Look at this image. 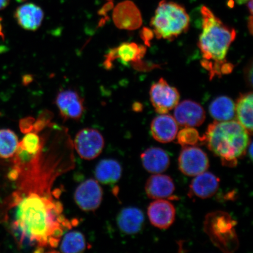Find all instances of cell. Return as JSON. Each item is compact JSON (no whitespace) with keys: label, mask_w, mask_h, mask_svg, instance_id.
I'll return each mask as SVG.
<instances>
[{"label":"cell","mask_w":253,"mask_h":253,"mask_svg":"<svg viewBox=\"0 0 253 253\" xmlns=\"http://www.w3.org/2000/svg\"><path fill=\"white\" fill-rule=\"evenodd\" d=\"M1 18H0V37L2 38V39H4V35L2 32V25L1 24Z\"/></svg>","instance_id":"d590c367"},{"label":"cell","mask_w":253,"mask_h":253,"mask_svg":"<svg viewBox=\"0 0 253 253\" xmlns=\"http://www.w3.org/2000/svg\"><path fill=\"white\" fill-rule=\"evenodd\" d=\"M148 216L153 225L160 229H167L175 219L176 211L170 202L157 199L148 208Z\"/></svg>","instance_id":"4fadbf2b"},{"label":"cell","mask_w":253,"mask_h":253,"mask_svg":"<svg viewBox=\"0 0 253 253\" xmlns=\"http://www.w3.org/2000/svg\"><path fill=\"white\" fill-rule=\"evenodd\" d=\"M9 0H0V10L4 9L8 5Z\"/></svg>","instance_id":"4dcf8cb0"},{"label":"cell","mask_w":253,"mask_h":253,"mask_svg":"<svg viewBox=\"0 0 253 253\" xmlns=\"http://www.w3.org/2000/svg\"><path fill=\"white\" fill-rule=\"evenodd\" d=\"M14 17L19 25L23 29L34 31L40 27L44 14L39 6L33 3H27L16 9Z\"/></svg>","instance_id":"e0dca14e"},{"label":"cell","mask_w":253,"mask_h":253,"mask_svg":"<svg viewBox=\"0 0 253 253\" xmlns=\"http://www.w3.org/2000/svg\"><path fill=\"white\" fill-rule=\"evenodd\" d=\"M55 143L45 152L43 145L29 163L18 167L21 181L14 194L11 230L19 245L36 247L37 251L58 248L65 231L73 225L58 200L61 192H52L56 178L69 169L72 159L66 158L61 144Z\"/></svg>","instance_id":"6da1fadb"},{"label":"cell","mask_w":253,"mask_h":253,"mask_svg":"<svg viewBox=\"0 0 253 253\" xmlns=\"http://www.w3.org/2000/svg\"><path fill=\"white\" fill-rule=\"evenodd\" d=\"M180 170L185 175L195 176L206 171L210 167L207 154L201 148L183 147L178 158Z\"/></svg>","instance_id":"9c48e42d"},{"label":"cell","mask_w":253,"mask_h":253,"mask_svg":"<svg viewBox=\"0 0 253 253\" xmlns=\"http://www.w3.org/2000/svg\"><path fill=\"white\" fill-rule=\"evenodd\" d=\"M142 166L152 173H161L169 169L170 159L166 151L160 148H148L141 155Z\"/></svg>","instance_id":"d6986e66"},{"label":"cell","mask_w":253,"mask_h":253,"mask_svg":"<svg viewBox=\"0 0 253 253\" xmlns=\"http://www.w3.org/2000/svg\"><path fill=\"white\" fill-rule=\"evenodd\" d=\"M141 104L140 103H135L133 105V109L135 112H140L141 110Z\"/></svg>","instance_id":"d6a6232c"},{"label":"cell","mask_w":253,"mask_h":253,"mask_svg":"<svg viewBox=\"0 0 253 253\" xmlns=\"http://www.w3.org/2000/svg\"><path fill=\"white\" fill-rule=\"evenodd\" d=\"M249 30L250 32H251V34L253 33V17L252 16H251L249 18Z\"/></svg>","instance_id":"1f68e13d"},{"label":"cell","mask_w":253,"mask_h":253,"mask_svg":"<svg viewBox=\"0 0 253 253\" xmlns=\"http://www.w3.org/2000/svg\"><path fill=\"white\" fill-rule=\"evenodd\" d=\"M210 113L215 121H230L236 116L235 104L229 97H218L210 104Z\"/></svg>","instance_id":"7402d4cb"},{"label":"cell","mask_w":253,"mask_h":253,"mask_svg":"<svg viewBox=\"0 0 253 253\" xmlns=\"http://www.w3.org/2000/svg\"><path fill=\"white\" fill-rule=\"evenodd\" d=\"M179 98L176 88L170 86L163 78L152 85L150 100L158 113L166 114L175 108L179 103Z\"/></svg>","instance_id":"52a82bcc"},{"label":"cell","mask_w":253,"mask_h":253,"mask_svg":"<svg viewBox=\"0 0 253 253\" xmlns=\"http://www.w3.org/2000/svg\"><path fill=\"white\" fill-rule=\"evenodd\" d=\"M175 189L172 179L169 176L161 174L150 176L145 187L147 197L157 200L170 198Z\"/></svg>","instance_id":"ac0fdd59"},{"label":"cell","mask_w":253,"mask_h":253,"mask_svg":"<svg viewBox=\"0 0 253 253\" xmlns=\"http://www.w3.org/2000/svg\"><path fill=\"white\" fill-rule=\"evenodd\" d=\"M153 31L147 28H144L141 31V37L146 45L149 46L150 41L154 37Z\"/></svg>","instance_id":"83f0119b"},{"label":"cell","mask_w":253,"mask_h":253,"mask_svg":"<svg viewBox=\"0 0 253 253\" xmlns=\"http://www.w3.org/2000/svg\"><path fill=\"white\" fill-rule=\"evenodd\" d=\"M117 225L120 232L126 235H134L143 229L144 214L138 208H123L117 216Z\"/></svg>","instance_id":"5bb4252c"},{"label":"cell","mask_w":253,"mask_h":253,"mask_svg":"<svg viewBox=\"0 0 253 253\" xmlns=\"http://www.w3.org/2000/svg\"><path fill=\"white\" fill-rule=\"evenodd\" d=\"M250 146L249 147V154L250 157H251V159L252 160L253 159V143L252 142H251V144H250Z\"/></svg>","instance_id":"836d02e7"},{"label":"cell","mask_w":253,"mask_h":253,"mask_svg":"<svg viewBox=\"0 0 253 253\" xmlns=\"http://www.w3.org/2000/svg\"><path fill=\"white\" fill-rule=\"evenodd\" d=\"M202 32L198 46L202 55L201 64L210 72V79L229 74L234 66L227 62V52L236 37L235 29L224 24L206 6L201 8Z\"/></svg>","instance_id":"7a4b0ae2"},{"label":"cell","mask_w":253,"mask_h":253,"mask_svg":"<svg viewBox=\"0 0 253 253\" xmlns=\"http://www.w3.org/2000/svg\"><path fill=\"white\" fill-rule=\"evenodd\" d=\"M113 19L116 26L121 30H134L142 24L140 11L133 2L129 1L120 3L116 6Z\"/></svg>","instance_id":"7c38bea8"},{"label":"cell","mask_w":253,"mask_h":253,"mask_svg":"<svg viewBox=\"0 0 253 253\" xmlns=\"http://www.w3.org/2000/svg\"><path fill=\"white\" fill-rule=\"evenodd\" d=\"M245 79L249 86L253 85V63L251 62L247 66L245 71Z\"/></svg>","instance_id":"f1b7e54d"},{"label":"cell","mask_w":253,"mask_h":253,"mask_svg":"<svg viewBox=\"0 0 253 253\" xmlns=\"http://www.w3.org/2000/svg\"><path fill=\"white\" fill-rule=\"evenodd\" d=\"M61 242L59 249L62 253H82L87 248L86 240L84 234L78 230L66 233Z\"/></svg>","instance_id":"cb8c5ba5"},{"label":"cell","mask_w":253,"mask_h":253,"mask_svg":"<svg viewBox=\"0 0 253 253\" xmlns=\"http://www.w3.org/2000/svg\"><path fill=\"white\" fill-rule=\"evenodd\" d=\"M220 179L211 172H203L192 180L189 195L201 199L212 197L219 188Z\"/></svg>","instance_id":"2e32d148"},{"label":"cell","mask_w":253,"mask_h":253,"mask_svg":"<svg viewBox=\"0 0 253 253\" xmlns=\"http://www.w3.org/2000/svg\"><path fill=\"white\" fill-rule=\"evenodd\" d=\"M84 99L77 91L63 90L57 95L55 103L60 115L66 121L68 120H79L84 112Z\"/></svg>","instance_id":"30bf717a"},{"label":"cell","mask_w":253,"mask_h":253,"mask_svg":"<svg viewBox=\"0 0 253 253\" xmlns=\"http://www.w3.org/2000/svg\"><path fill=\"white\" fill-rule=\"evenodd\" d=\"M17 1L18 2H23L25 1V0H17Z\"/></svg>","instance_id":"74e56055"},{"label":"cell","mask_w":253,"mask_h":253,"mask_svg":"<svg viewBox=\"0 0 253 253\" xmlns=\"http://www.w3.org/2000/svg\"><path fill=\"white\" fill-rule=\"evenodd\" d=\"M103 192L96 179H88L75 190L76 204L84 211H93L99 208L103 200Z\"/></svg>","instance_id":"ba28073f"},{"label":"cell","mask_w":253,"mask_h":253,"mask_svg":"<svg viewBox=\"0 0 253 253\" xmlns=\"http://www.w3.org/2000/svg\"><path fill=\"white\" fill-rule=\"evenodd\" d=\"M174 116L177 124L184 127H194L203 124L206 119L205 110L200 104L192 100H184L177 104Z\"/></svg>","instance_id":"8fae6325"},{"label":"cell","mask_w":253,"mask_h":253,"mask_svg":"<svg viewBox=\"0 0 253 253\" xmlns=\"http://www.w3.org/2000/svg\"><path fill=\"white\" fill-rule=\"evenodd\" d=\"M249 134L238 122L215 121L208 126L204 135L205 143L209 150L220 158L223 165L234 167L237 159L246 153Z\"/></svg>","instance_id":"3957f363"},{"label":"cell","mask_w":253,"mask_h":253,"mask_svg":"<svg viewBox=\"0 0 253 253\" xmlns=\"http://www.w3.org/2000/svg\"><path fill=\"white\" fill-rule=\"evenodd\" d=\"M122 175V167L118 161L104 159L97 164L94 170L95 178L106 185H112L119 182Z\"/></svg>","instance_id":"ffe728a7"},{"label":"cell","mask_w":253,"mask_h":253,"mask_svg":"<svg viewBox=\"0 0 253 253\" xmlns=\"http://www.w3.org/2000/svg\"><path fill=\"white\" fill-rule=\"evenodd\" d=\"M73 145L82 159L90 161L99 157L102 153L104 140L97 129L85 128L76 135Z\"/></svg>","instance_id":"8992f818"},{"label":"cell","mask_w":253,"mask_h":253,"mask_svg":"<svg viewBox=\"0 0 253 253\" xmlns=\"http://www.w3.org/2000/svg\"><path fill=\"white\" fill-rule=\"evenodd\" d=\"M178 126L171 116L161 114L152 121L151 132L153 138L161 143H168L175 140Z\"/></svg>","instance_id":"9a60e30c"},{"label":"cell","mask_w":253,"mask_h":253,"mask_svg":"<svg viewBox=\"0 0 253 253\" xmlns=\"http://www.w3.org/2000/svg\"><path fill=\"white\" fill-rule=\"evenodd\" d=\"M35 120L33 118L22 119L20 123V128L23 132H28L33 131Z\"/></svg>","instance_id":"4316f807"},{"label":"cell","mask_w":253,"mask_h":253,"mask_svg":"<svg viewBox=\"0 0 253 253\" xmlns=\"http://www.w3.org/2000/svg\"><path fill=\"white\" fill-rule=\"evenodd\" d=\"M236 225L237 221L229 213L214 211L206 216L204 231L213 244L221 252L232 253L239 247Z\"/></svg>","instance_id":"5b68a950"},{"label":"cell","mask_w":253,"mask_h":253,"mask_svg":"<svg viewBox=\"0 0 253 253\" xmlns=\"http://www.w3.org/2000/svg\"><path fill=\"white\" fill-rule=\"evenodd\" d=\"M115 49L116 59H120L123 64L140 61L146 52L145 46L134 42L123 43Z\"/></svg>","instance_id":"603a6c76"},{"label":"cell","mask_w":253,"mask_h":253,"mask_svg":"<svg viewBox=\"0 0 253 253\" xmlns=\"http://www.w3.org/2000/svg\"><path fill=\"white\" fill-rule=\"evenodd\" d=\"M17 135L9 129H0V157L8 159L14 157L19 146Z\"/></svg>","instance_id":"d4e9b609"},{"label":"cell","mask_w":253,"mask_h":253,"mask_svg":"<svg viewBox=\"0 0 253 253\" xmlns=\"http://www.w3.org/2000/svg\"><path fill=\"white\" fill-rule=\"evenodd\" d=\"M190 18L182 5L163 0L151 20V26L158 39L172 41L187 31Z\"/></svg>","instance_id":"277c9868"},{"label":"cell","mask_w":253,"mask_h":253,"mask_svg":"<svg viewBox=\"0 0 253 253\" xmlns=\"http://www.w3.org/2000/svg\"><path fill=\"white\" fill-rule=\"evenodd\" d=\"M248 8L250 12H251V15L253 14V0H250L248 4Z\"/></svg>","instance_id":"e575fe53"},{"label":"cell","mask_w":253,"mask_h":253,"mask_svg":"<svg viewBox=\"0 0 253 253\" xmlns=\"http://www.w3.org/2000/svg\"><path fill=\"white\" fill-rule=\"evenodd\" d=\"M250 0H236V1L240 4H244V3L248 2Z\"/></svg>","instance_id":"8d00e7d4"},{"label":"cell","mask_w":253,"mask_h":253,"mask_svg":"<svg viewBox=\"0 0 253 253\" xmlns=\"http://www.w3.org/2000/svg\"><path fill=\"white\" fill-rule=\"evenodd\" d=\"M199 142H205L204 135L201 137L197 129L193 127H185L178 132V142L183 147L194 146Z\"/></svg>","instance_id":"484cf974"},{"label":"cell","mask_w":253,"mask_h":253,"mask_svg":"<svg viewBox=\"0 0 253 253\" xmlns=\"http://www.w3.org/2000/svg\"><path fill=\"white\" fill-rule=\"evenodd\" d=\"M253 93L240 94L235 105L238 122L250 134L253 132Z\"/></svg>","instance_id":"44dd1931"},{"label":"cell","mask_w":253,"mask_h":253,"mask_svg":"<svg viewBox=\"0 0 253 253\" xmlns=\"http://www.w3.org/2000/svg\"><path fill=\"white\" fill-rule=\"evenodd\" d=\"M33 81V77L30 75L24 76L23 78V84L24 85L29 84Z\"/></svg>","instance_id":"f546056e"}]
</instances>
